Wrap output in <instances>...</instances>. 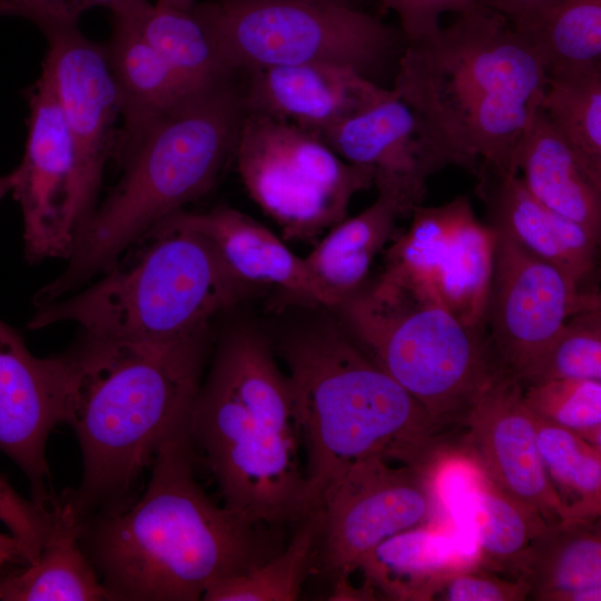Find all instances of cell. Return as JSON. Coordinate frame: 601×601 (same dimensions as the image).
I'll return each instance as SVG.
<instances>
[{
	"label": "cell",
	"instance_id": "obj_1",
	"mask_svg": "<svg viewBox=\"0 0 601 601\" xmlns=\"http://www.w3.org/2000/svg\"><path fill=\"white\" fill-rule=\"evenodd\" d=\"M277 348L300 427L307 514L359 461L437 465L457 452L455 431L435 422L341 319L309 317L282 335Z\"/></svg>",
	"mask_w": 601,
	"mask_h": 601
},
{
	"label": "cell",
	"instance_id": "obj_2",
	"mask_svg": "<svg viewBox=\"0 0 601 601\" xmlns=\"http://www.w3.org/2000/svg\"><path fill=\"white\" fill-rule=\"evenodd\" d=\"M208 334L162 345L83 333L62 355L65 422L82 453L79 489L66 497L79 519L130 489L161 444L188 427Z\"/></svg>",
	"mask_w": 601,
	"mask_h": 601
},
{
	"label": "cell",
	"instance_id": "obj_3",
	"mask_svg": "<svg viewBox=\"0 0 601 601\" xmlns=\"http://www.w3.org/2000/svg\"><path fill=\"white\" fill-rule=\"evenodd\" d=\"M151 465L140 499L89 533L91 563L114 600H199L214 582L275 554L258 523L218 506L200 487L188 427L161 444Z\"/></svg>",
	"mask_w": 601,
	"mask_h": 601
},
{
	"label": "cell",
	"instance_id": "obj_4",
	"mask_svg": "<svg viewBox=\"0 0 601 601\" xmlns=\"http://www.w3.org/2000/svg\"><path fill=\"white\" fill-rule=\"evenodd\" d=\"M546 80L532 47L485 9L407 42L393 90L443 135L464 169L508 175L516 174L515 155Z\"/></svg>",
	"mask_w": 601,
	"mask_h": 601
},
{
	"label": "cell",
	"instance_id": "obj_5",
	"mask_svg": "<svg viewBox=\"0 0 601 601\" xmlns=\"http://www.w3.org/2000/svg\"><path fill=\"white\" fill-rule=\"evenodd\" d=\"M188 431L224 506L258 524L307 515L290 384L257 329L238 327L223 338L194 401Z\"/></svg>",
	"mask_w": 601,
	"mask_h": 601
},
{
	"label": "cell",
	"instance_id": "obj_6",
	"mask_svg": "<svg viewBox=\"0 0 601 601\" xmlns=\"http://www.w3.org/2000/svg\"><path fill=\"white\" fill-rule=\"evenodd\" d=\"M244 114L242 93L227 81L149 127L120 162V180L98 204L66 269L36 294L35 305L80 289L148 230L205 195L234 156Z\"/></svg>",
	"mask_w": 601,
	"mask_h": 601
},
{
	"label": "cell",
	"instance_id": "obj_7",
	"mask_svg": "<svg viewBox=\"0 0 601 601\" xmlns=\"http://www.w3.org/2000/svg\"><path fill=\"white\" fill-rule=\"evenodd\" d=\"M245 290L180 210L138 238L98 280L37 306L28 328L71 323L101 338L171 344L208 334Z\"/></svg>",
	"mask_w": 601,
	"mask_h": 601
},
{
	"label": "cell",
	"instance_id": "obj_8",
	"mask_svg": "<svg viewBox=\"0 0 601 601\" xmlns=\"http://www.w3.org/2000/svg\"><path fill=\"white\" fill-rule=\"evenodd\" d=\"M363 349L440 425L461 430L497 368L484 329L426 294L384 277L336 308Z\"/></svg>",
	"mask_w": 601,
	"mask_h": 601
},
{
	"label": "cell",
	"instance_id": "obj_9",
	"mask_svg": "<svg viewBox=\"0 0 601 601\" xmlns=\"http://www.w3.org/2000/svg\"><path fill=\"white\" fill-rule=\"evenodd\" d=\"M193 9L233 72L329 62L370 78L396 46L377 18L326 0H216Z\"/></svg>",
	"mask_w": 601,
	"mask_h": 601
},
{
	"label": "cell",
	"instance_id": "obj_10",
	"mask_svg": "<svg viewBox=\"0 0 601 601\" xmlns=\"http://www.w3.org/2000/svg\"><path fill=\"white\" fill-rule=\"evenodd\" d=\"M242 183L283 239H314L346 218L352 198L373 186L362 168L317 134L245 112L234 150Z\"/></svg>",
	"mask_w": 601,
	"mask_h": 601
},
{
	"label": "cell",
	"instance_id": "obj_11",
	"mask_svg": "<svg viewBox=\"0 0 601 601\" xmlns=\"http://www.w3.org/2000/svg\"><path fill=\"white\" fill-rule=\"evenodd\" d=\"M394 237L382 277L426 294L465 325L484 329L496 233L475 216L466 196L414 208Z\"/></svg>",
	"mask_w": 601,
	"mask_h": 601
},
{
	"label": "cell",
	"instance_id": "obj_12",
	"mask_svg": "<svg viewBox=\"0 0 601 601\" xmlns=\"http://www.w3.org/2000/svg\"><path fill=\"white\" fill-rule=\"evenodd\" d=\"M441 464L394 465L372 457L346 469L327 487L318 509L326 568L347 575L381 542L437 514L443 504Z\"/></svg>",
	"mask_w": 601,
	"mask_h": 601
},
{
	"label": "cell",
	"instance_id": "obj_13",
	"mask_svg": "<svg viewBox=\"0 0 601 601\" xmlns=\"http://www.w3.org/2000/svg\"><path fill=\"white\" fill-rule=\"evenodd\" d=\"M594 307H600L599 292L579 288L559 269L496 233L483 324L496 366L521 382L566 319Z\"/></svg>",
	"mask_w": 601,
	"mask_h": 601
},
{
	"label": "cell",
	"instance_id": "obj_14",
	"mask_svg": "<svg viewBox=\"0 0 601 601\" xmlns=\"http://www.w3.org/2000/svg\"><path fill=\"white\" fill-rule=\"evenodd\" d=\"M321 137L344 160L368 173L377 196L401 217L423 205L432 175L447 166L464 168L443 135L393 89Z\"/></svg>",
	"mask_w": 601,
	"mask_h": 601
},
{
	"label": "cell",
	"instance_id": "obj_15",
	"mask_svg": "<svg viewBox=\"0 0 601 601\" xmlns=\"http://www.w3.org/2000/svg\"><path fill=\"white\" fill-rule=\"evenodd\" d=\"M43 35L48 48L42 70L51 80L71 140L75 209L83 230L98 206L104 169L114 155L119 95L106 46L83 36L78 27Z\"/></svg>",
	"mask_w": 601,
	"mask_h": 601
},
{
	"label": "cell",
	"instance_id": "obj_16",
	"mask_svg": "<svg viewBox=\"0 0 601 601\" xmlns=\"http://www.w3.org/2000/svg\"><path fill=\"white\" fill-rule=\"evenodd\" d=\"M27 97V141L20 164L12 170L11 190L22 213L24 256L31 264L68 259L82 231L75 209L71 140L45 70Z\"/></svg>",
	"mask_w": 601,
	"mask_h": 601
},
{
	"label": "cell",
	"instance_id": "obj_17",
	"mask_svg": "<svg viewBox=\"0 0 601 601\" xmlns=\"http://www.w3.org/2000/svg\"><path fill=\"white\" fill-rule=\"evenodd\" d=\"M461 430L462 455L546 522L562 520L561 504L540 456L534 415L516 377L497 367Z\"/></svg>",
	"mask_w": 601,
	"mask_h": 601
},
{
	"label": "cell",
	"instance_id": "obj_18",
	"mask_svg": "<svg viewBox=\"0 0 601 601\" xmlns=\"http://www.w3.org/2000/svg\"><path fill=\"white\" fill-rule=\"evenodd\" d=\"M62 356L39 358L0 321V451L29 479L36 502L48 505L46 443L65 422Z\"/></svg>",
	"mask_w": 601,
	"mask_h": 601
},
{
	"label": "cell",
	"instance_id": "obj_19",
	"mask_svg": "<svg viewBox=\"0 0 601 601\" xmlns=\"http://www.w3.org/2000/svg\"><path fill=\"white\" fill-rule=\"evenodd\" d=\"M385 90L351 67L309 62L249 72L242 100L245 112L322 136L375 102Z\"/></svg>",
	"mask_w": 601,
	"mask_h": 601
},
{
	"label": "cell",
	"instance_id": "obj_20",
	"mask_svg": "<svg viewBox=\"0 0 601 601\" xmlns=\"http://www.w3.org/2000/svg\"><path fill=\"white\" fill-rule=\"evenodd\" d=\"M476 193L486 206L489 225L533 257L559 269L590 290L600 237L551 210L524 187L518 174L481 173Z\"/></svg>",
	"mask_w": 601,
	"mask_h": 601
},
{
	"label": "cell",
	"instance_id": "obj_21",
	"mask_svg": "<svg viewBox=\"0 0 601 601\" xmlns=\"http://www.w3.org/2000/svg\"><path fill=\"white\" fill-rule=\"evenodd\" d=\"M184 214L213 243L231 276L245 289L275 286L311 306L335 311L339 305L305 259L249 215L229 206H218L207 213L184 210Z\"/></svg>",
	"mask_w": 601,
	"mask_h": 601
},
{
	"label": "cell",
	"instance_id": "obj_22",
	"mask_svg": "<svg viewBox=\"0 0 601 601\" xmlns=\"http://www.w3.org/2000/svg\"><path fill=\"white\" fill-rule=\"evenodd\" d=\"M112 13L106 45L120 100L121 129L114 157L121 162L159 118L199 91L179 76L124 17Z\"/></svg>",
	"mask_w": 601,
	"mask_h": 601
},
{
	"label": "cell",
	"instance_id": "obj_23",
	"mask_svg": "<svg viewBox=\"0 0 601 601\" xmlns=\"http://www.w3.org/2000/svg\"><path fill=\"white\" fill-rule=\"evenodd\" d=\"M511 574L539 601L601 600L599 520L546 522L514 563Z\"/></svg>",
	"mask_w": 601,
	"mask_h": 601
},
{
	"label": "cell",
	"instance_id": "obj_24",
	"mask_svg": "<svg viewBox=\"0 0 601 601\" xmlns=\"http://www.w3.org/2000/svg\"><path fill=\"white\" fill-rule=\"evenodd\" d=\"M514 168L536 200L600 237L601 185L588 175L540 108L518 148Z\"/></svg>",
	"mask_w": 601,
	"mask_h": 601
},
{
	"label": "cell",
	"instance_id": "obj_25",
	"mask_svg": "<svg viewBox=\"0 0 601 601\" xmlns=\"http://www.w3.org/2000/svg\"><path fill=\"white\" fill-rule=\"evenodd\" d=\"M53 524L36 561L0 578L1 601L114 600L80 544L83 523L66 500H53Z\"/></svg>",
	"mask_w": 601,
	"mask_h": 601
},
{
	"label": "cell",
	"instance_id": "obj_26",
	"mask_svg": "<svg viewBox=\"0 0 601 601\" xmlns=\"http://www.w3.org/2000/svg\"><path fill=\"white\" fill-rule=\"evenodd\" d=\"M109 10L127 19L142 39L188 83L208 89L230 81L206 24L194 11L149 0H117Z\"/></svg>",
	"mask_w": 601,
	"mask_h": 601
},
{
	"label": "cell",
	"instance_id": "obj_27",
	"mask_svg": "<svg viewBox=\"0 0 601 601\" xmlns=\"http://www.w3.org/2000/svg\"><path fill=\"white\" fill-rule=\"evenodd\" d=\"M456 482L466 520L476 540V561L485 568H512L546 521L538 510L515 499L466 457Z\"/></svg>",
	"mask_w": 601,
	"mask_h": 601
},
{
	"label": "cell",
	"instance_id": "obj_28",
	"mask_svg": "<svg viewBox=\"0 0 601 601\" xmlns=\"http://www.w3.org/2000/svg\"><path fill=\"white\" fill-rule=\"evenodd\" d=\"M471 565L455 555L443 535L418 526L381 542L357 569L367 587L377 588L388 599L426 601L446 575Z\"/></svg>",
	"mask_w": 601,
	"mask_h": 601
},
{
	"label": "cell",
	"instance_id": "obj_29",
	"mask_svg": "<svg viewBox=\"0 0 601 601\" xmlns=\"http://www.w3.org/2000/svg\"><path fill=\"white\" fill-rule=\"evenodd\" d=\"M400 217L390 201L377 196L359 214L331 227L304 257L339 304L364 285L374 257L396 236Z\"/></svg>",
	"mask_w": 601,
	"mask_h": 601
},
{
	"label": "cell",
	"instance_id": "obj_30",
	"mask_svg": "<svg viewBox=\"0 0 601 601\" xmlns=\"http://www.w3.org/2000/svg\"><path fill=\"white\" fill-rule=\"evenodd\" d=\"M540 109L601 185V63L549 70Z\"/></svg>",
	"mask_w": 601,
	"mask_h": 601
},
{
	"label": "cell",
	"instance_id": "obj_31",
	"mask_svg": "<svg viewBox=\"0 0 601 601\" xmlns=\"http://www.w3.org/2000/svg\"><path fill=\"white\" fill-rule=\"evenodd\" d=\"M510 24L548 71L601 63V0H550Z\"/></svg>",
	"mask_w": 601,
	"mask_h": 601
},
{
	"label": "cell",
	"instance_id": "obj_32",
	"mask_svg": "<svg viewBox=\"0 0 601 601\" xmlns=\"http://www.w3.org/2000/svg\"><path fill=\"white\" fill-rule=\"evenodd\" d=\"M534 420L540 456L561 504L562 520L598 521L601 514V449L536 415Z\"/></svg>",
	"mask_w": 601,
	"mask_h": 601
},
{
	"label": "cell",
	"instance_id": "obj_33",
	"mask_svg": "<svg viewBox=\"0 0 601 601\" xmlns=\"http://www.w3.org/2000/svg\"><path fill=\"white\" fill-rule=\"evenodd\" d=\"M306 521L292 542L282 551L244 573L224 578L207 588L206 601H293L304 580L322 528L317 510Z\"/></svg>",
	"mask_w": 601,
	"mask_h": 601
},
{
	"label": "cell",
	"instance_id": "obj_34",
	"mask_svg": "<svg viewBox=\"0 0 601 601\" xmlns=\"http://www.w3.org/2000/svg\"><path fill=\"white\" fill-rule=\"evenodd\" d=\"M564 378L601 381V307L571 315L520 383Z\"/></svg>",
	"mask_w": 601,
	"mask_h": 601
},
{
	"label": "cell",
	"instance_id": "obj_35",
	"mask_svg": "<svg viewBox=\"0 0 601 601\" xmlns=\"http://www.w3.org/2000/svg\"><path fill=\"white\" fill-rule=\"evenodd\" d=\"M521 385L534 415L601 449V381L564 378Z\"/></svg>",
	"mask_w": 601,
	"mask_h": 601
},
{
	"label": "cell",
	"instance_id": "obj_36",
	"mask_svg": "<svg viewBox=\"0 0 601 601\" xmlns=\"http://www.w3.org/2000/svg\"><path fill=\"white\" fill-rule=\"evenodd\" d=\"M22 497L0 475V521L24 545L30 563L39 556L53 524V509ZM29 563V564H30Z\"/></svg>",
	"mask_w": 601,
	"mask_h": 601
},
{
	"label": "cell",
	"instance_id": "obj_37",
	"mask_svg": "<svg viewBox=\"0 0 601 601\" xmlns=\"http://www.w3.org/2000/svg\"><path fill=\"white\" fill-rule=\"evenodd\" d=\"M529 588L519 580H504L471 565L446 575L431 600L445 601H520Z\"/></svg>",
	"mask_w": 601,
	"mask_h": 601
},
{
	"label": "cell",
	"instance_id": "obj_38",
	"mask_svg": "<svg viewBox=\"0 0 601 601\" xmlns=\"http://www.w3.org/2000/svg\"><path fill=\"white\" fill-rule=\"evenodd\" d=\"M398 18L407 42L421 40L441 29V16L454 12L457 16L485 10L479 0H378Z\"/></svg>",
	"mask_w": 601,
	"mask_h": 601
},
{
	"label": "cell",
	"instance_id": "obj_39",
	"mask_svg": "<svg viewBox=\"0 0 601 601\" xmlns=\"http://www.w3.org/2000/svg\"><path fill=\"white\" fill-rule=\"evenodd\" d=\"M117 0H0V16L18 17L43 33L78 27L81 16L98 7L110 8Z\"/></svg>",
	"mask_w": 601,
	"mask_h": 601
},
{
	"label": "cell",
	"instance_id": "obj_40",
	"mask_svg": "<svg viewBox=\"0 0 601 601\" xmlns=\"http://www.w3.org/2000/svg\"><path fill=\"white\" fill-rule=\"evenodd\" d=\"M30 563L28 552L22 542L13 534L0 532V570L9 565H27Z\"/></svg>",
	"mask_w": 601,
	"mask_h": 601
},
{
	"label": "cell",
	"instance_id": "obj_41",
	"mask_svg": "<svg viewBox=\"0 0 601 601\" xmlns=\"http://www.w3.org/2000/svg\"><path fill=\"white\" fill-rule=\"evenodd\" d=\"M157 2L180 10H189L196 4L195 0H157Z\"/></svg>",
	"mask_w": 601,
	"mask_h": 601
},
{
	"label": "cell",
	"instance_id": "obj_42",
	"mask_svg": "<svg viewBox=\"0 0 601 601\" xmlns=\"http://www.w3.org/2000/svg\"><path fill=\"white\" fill-rule=\"evenodd\" d=\"M13 186L12 171L0 176V201L9 193H11Z\"/></svg>",
	"mask_w": 601,
	"mask_h": 601
},
{
	"label": "cell",
	"instance_id": "obj_43",
	"mask_svg": "<svg viewBox=\"0 0 601 601\" xmlns=\"http://www.w3.org/2000/svg\"><path fill=\"white\" fill-rule=\"evenodd\" d=\"M326 1H332V2H336V3L353 6L354 1H356V0H326Z\"/></svg>",
	"mask_w": 601,
	"mask_h": 601
}]
</instances>
